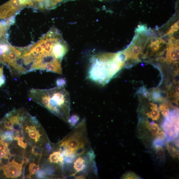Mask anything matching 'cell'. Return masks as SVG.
<instances>
[{
    "mask_svg": "<svg viewBox=\"0 0 179 179\" xmlns=\"http://www.w3.org/2000/svg\"><path fill=\"white\" fill-rule=\"evenodd\" d=\"M68 50L61 33L52 28L39 41L22 47L20 64L25 74L40 70L62 75L61 62Z\"/></svg>",
    "mask_w": 179,
    "mask_h": 179,
    "instance_id": "obj_1",
    "label": "cell"
},
{
    "mask_svg": "<svg viewBox=\"0 0 179 179\" xmlns=\"http://www.w3.org/2000/svg\"><path fill=\"white\" fill-rule=\"evenodd\" d=\"M28 97L63 121L68 122L70 117V97L64 87L46 89L33 88L29 91Z\"/></svg>",
    "mask_w": 179,
    "mask_h": 179,
    "instance_id": "obj_2",
    "label": "cell"
},
{
    "mask_svg": "<svg viewBox=\"0 0 179 179\" xmlns=\"http://www.w3.org/2000/svg\"><path fill=\"white\" fill-rule=\"evenodd\" d=\"M126 60L122 51L96 54L91 59L87 78L97 84L105 85L121 69Z\"/></svg>",
    "mask_w": 179,
    "mask_h": 179,
    "instance_id": "obj_3",
    "label": "cell"
},
{
    "mask_svg": "<svg viewBox=\"0 0 179 179\" xmlns=\"http://www.w3.org/2000/svg\"><path fill=\"white\" fill-rule=\"evenodd\" d=\"M89 145L86 121L83 119L59 143V151L76 156H82L88 151Z\"/></svg>",
    "mask_w": 179,
    "mask_h": 179,
    "instance_id": "obj_4",
    "label": "cell"
},
{
    "mask_svg": "<svg viewBox=\"0 0 179 179\" xmlns=\"http://www.w3.org/2000/svg\"><path fill=\"white\" fill-rule=\"evenodd\" d=\"M139 137L147 144L151 142L156 138H165L162 129L154 121L149 122L146 118L139 119L137 127Z\"/></svg>",
    "mask_w": 179,
    "mask_h": 179,
    "instance_id": "obj_5",
    "label": "cell"
},
{
    "mask_svg": "<svg viewBox=\"0 0 179 179\" xmlns=\"http://www.w3.org/2000/svg\"><path fill=\"white\" fill-rule=\"evenodd\" d=\"M179 126L178 110L170 112L168 116L166 118L162 125L167 142L179 139Z\"/></svg>",
    "mask_w": 179,
    "mask_h": 179,
    "instance_id": "obj_6",
    "label": "cell"
},
{
    "mask_svg": "<svg viewBox=\"0 0 179 179\" xmlns=\"http://www.w3.org/2000/svg\"><path fill=\"white\" fill-rule=\"evenodd\" d=\"M26 6L33 7V0H10L0 6V20L12 19L19 11Z\"/></svg>",
    "mask_w": 179,
    "mask_h": 179,
    "instance_id": "obj_7",
    "label": "cell"
},
{
    "mask_svg": "<svg viewBox=\"0 0 179 179\" xmlns=\"http://www.w3.org/2000/svg\"><path fill=\"white\" fill-rule=\"evenodd\" d=\"M24 164L23 161L19 163L14 159L7 165L2 167L1 169L7 177L16 178L21 176Z\"/></svg>",
    "mask_w": 179,
    "mask_h": 179,
    "instance_id": "obj_8",
    "label": "cell"
},
{
    "mask_svg": "<svg viewBox=\"0 0 179 179\" xmlns=\"http://www.w3.org/2000/svg\"><path fill=\"white\" fill-rule=\"evenodd\" d=\"M93 162H89L85 156V157H83L81 156H79L74 162L73 167L74 173L73 176H75L77 173L84 171L87 169V165H91Z\"/></svg>",
    "mask_w": 179,
    "mask_h": 179,
    "instance_id": "obj_9",
    "label": "cell"
},
{
    "mask_svg": "<svg viewBox=\"0 0 179 179\" xmlns=\"http://www.w3.org/2000/svg\"><path fill=\"white\" fill-rule=\"evenodd\" d=\"M150 106V111L145 114L149 118H151L152 120L157 121L160 117V110L157 105L154 103H151Z\"/></svg>",
    "mask_w": 179,
    "mask_h": 179,
    "instance_id": "obj_10",
    "label": "cell"
},
{
    "mask_svg": "<svg viewBox=\"0 0 179 179\" xmlns=\"http://www.w3.org/2000/svg\"><path fill=\"white\" fill-rule=\"evenodd\" d=\"M25 131L26 132L31 139H34L36 142L39 140L41 135L36 127V125L27 126L25 128Z\"/></svg>",
    "mask_w": 179,
    "mask_h": 179,
    "instance_id": "obj_11",
    "label": "cell"
},
{
    "mask_svg": "<svg viewBox=\"0 0 179 179\" xmlns=\"http://www.w3.org/2000/svg\"><path fill=\"white\" fill-rule=\"evenodd\" d=\"M12 19L3 20L0 22V41L7 37V30L12 23Z\"/></svg>",
    "mask_w": 179,
    "mask_h": 179,
    "instance_id": "obj_12",
    "label": "cell"
},
{
    "mask_svg": "<svg viewBox=\"0 0 179 179\" xmlns=\"http://www.w3.org/2000/svg\"><path fill=\"white\" fill-rule=\"evenodd\" d=\"M167 148L170 154L174 158H177L179 156L178 148L174 145L172 141L166 142Z\"/></svg>",
    "mask_w": 179,
    "mask_h": 179,
    "instance_id": "obj_13",
    "label": "cell"
},
{
    "mask_svg": "<svg viewBox=\"0 0 179 179\" xmlns=\"http://www.w3.org/2000/svg\"><path fill=\"white\" fill-rule=\"evenodd\" d=\"M61 154V152L59 150L53 152L50 155L48 158L49 162L54 163H60L62 165V158Z\"/></svg>",
    "mask_w": 179,
    "mask_h": 179,
    "instance_id": "obj_14",
    "label": "cell"
},
{
    "mask_svg": "<svg viewBox=\"0 0 179 179\" xmlns=\"http://www.w3.org/2000/svg\"><path fill=\"white\" fill-rule=\"evenodd\" d=\"M156 151V157L159 160V162L162 163L165 161V151L163 147L161 146L156 147L155 149Z\"/></svg>",
    "mask_w": 179,
    "mask_h": 179,
    "instance_id": "obj_15",
    "label": "cell"
},
{
    "mask_svg": "<svg viewBox=\"0 0 179 179\" xmlns=\"http://www.w3.org/2000/svg\"><path fill=\"white\" fill-rule=\"evenodd\" d=\"M40 169V168L39 165H37L34 163H31L29 166V176L31 177L32 175L38 172Z\"/></svg>",
    "mask_w": 179,
    "mask_h": 179,
    "instance_id": "obj_16",
    "label": "cell"
},
{
    "mask_svg": "<svg viewBox=\"0 0 179 179\" xmlns=\"http://www.w3.org/2000/svg\"><path fill=\"white\" fill-rule=\"evenodd\" d=\"M79 120V117L76 114H73L71 117H70L68 122L70 127L72 128L76 126Z\"/></svg>",
    "mask_w": 179,
    "mask_h": 179,
    "instance_id": "obj_17",
    "label": "cell"
},
{
    "mask_svg": "<svg viewBox=\"0 0 179 179\" xmlns=\"http://www.w3.org/2000/svg\"><path fill=\"white\" fill-rule=\"evenodd\" d=\"M121 179H142L139 175L132 171H129L124 174L121 177Z\"/></svg>",
    "mask_w": 179,
    "mask_h": 179,
    "instance_id": "obj_18",
    "label": "cell"
},
{
    "mask_svg": "<svg viewBox=\"0 0 179 179\" xmlns=\"http://www.w3.org/2000/svg\"><path fill=\"white\" fill-rule=\"evenodd\" d=\"M46 0H33V7L40 9H45V4Z\"/></svg>",
    "mask_w": 179,
    "mask_h": 179,
    "instance_id": "obj_19",
    "label": "cell"
},
{
    "mask_svg": "<svg viewBox=\"0 0 179 179\" xmlns=\"http://www.w3.org/2000/svg\"><path fill=\"white\" fill-rule=\"evenodd\" d=\"M179 29V21H177L171 27L169 30L168 31L166 35L172 36L175 32L178 31Z\"/></svg>",
    "mask_w": 179,
    "mask_h": 179,
    "instance_id": "obj_20",
    "label": "cell"
},
{
    "mask_svg": "<svg viewBox=\"0 0 179 179\" xmlns=\"http://www.w3.org/2000/svg\"><path fill=\"white\" fill-rule=\"evenodd\" d=\"M3 65L0 63V87L5 84V78L3 73Z\"/></svg>",
    "mask_w": 179,
    "mask_h": 179,
    "instance_id": "obj_21",
    "label": "cell"
},
{
    "mask_svg": "<svg viewBox=\"0 0 179 179\" xmlns=\"http://www.w3.org/2000/svg\"><path fill=\"white\" fill-rule=\"evenodd\" d=\"M160 110L161 111L162 114L164 117L166 118L168 116L170 113L168 107L165 104H162H162L160 106Z\"/></svg>",
    "mask_w": 179,
    "mask_h": 179,
    "instance_id": "obj_22",
    "label": "cell"
},
{
    "mask_svg": "<svg viewBox=\"0 0 179 179\" xmlns=\"http://www.w3.org/2000/svg\"><path fill=\"white\" fill-rule=\"evenodd\" d=\"M32 154L36 156L41 157L42 155V149L36 146H33L32 149Z\"/></svg>",
    "mask_w": 179,
    "mask_h": 179,
    "instance_id": "obj_23",
    "label": "cell"
},
{
    "mask_svg": "<svg viewBox=\"0 0 179 179\" xmlns=\"http://www.w3.org/2000/svg\"><path fill=\"white\" fill-rule=\"evenodd\" d=\"M42 170H43L46 174L52 175L54 172V170L53 167L51 166H47L45 167H44Z\"/></svg>",
    "mask_w": 179,
    "mask_h": 179,
    "instance_id": "obj_24",
    "label": "cell"
},
{
    "mask_svg": "<svg viewBox=\"0 0 179 179\" xmlns=\"http://www.w3.org/2000/svg\"><path fill=\"white\" fill-rule=\"evenodd\" d=\"M11 136H14L13 132L12 131H6L2 134L1 136V139H3L6 137Z\"/></svg>",
    "mask_w": 179,
    "mask_h": 179,
    "instance_id": "obj_25",
    "label": "cell"
},
{
    "mask_svg": "<svg viewBox=\"0 0 179 179\" xmlns=\"http://www.w3.org/2000/svg\"><path fill=\"white\" fill-rule=\"evenodd\" d=\"M36 174V177L37 178H46L47 174L42 170H39Z\"/></svg>",
    "mask_w": 179,
    "mask_h": 179,
    "instance_id": "obj_26",
    "label": "cell"
},
{
    "mask_svg": "<svg viewBox=\"0 0 179 179\" xmlns=\"http://www.w3.org/2000/svg\"><path fill=\"white\" fill-rule=\"evenodd\" d=\"M57 84L58 87H64L66 84V81L63 79H58L57 81Z\"/></svg>",
    "mask_w": 179,
    "mask_h": 179,
    "instance_id": "obj_27",
    "label": "cell"
},
{
    "mask_svg": "<svg viewBox=\"0 0 179 179\" xmlns=\"http://www.w3.org/2000/svg\"><path fill=\"white\" fill-rule=\"evenodd\" d=\"M46 147L47 151L48 153H50L51 152L52 149V147L51 146L50 143L48 142L46 144Z\"/></svg>",
    "mask_w": 179,
    "mask_h": 179,
    "instance_id": "obj_28",
    "label": "cell"
},
{
    "mask_svg": "<svg viewBox=\"0 0 179 179\" xmlns=\"http://www.w3.org/2000/svg\"><path fill=\"white\" fill-rule=\"evenodd\" d=\"M24 142L23 141H18V144L21 147L23 148V144Z\"/></svg>",
    "mask_w": 179,
    "mask_h": 179,
    "instance_id": "obj_29",
    "label": "cell"
},
{
    "mask_svg": "<svg viewBox=\"0 0 179 179\" xmlns=\"http://www.w3.org/2000/svg\"><path fill=\"white\" fill-rule=\"evenodd\" d=\"M28 146V144L27 143L24 142L23 146V148H26Z\"/></svg>",
    "mask_w": 179,
    "mask_h": 179,
    "instance_id": "obj_30",
    "label": "cell"
},
{
    "mask_svg": "<svg viewBox=\"0 0 179 179\" xmlns=\"http://www.w3.org/2000/svg\"><path fill=\"white\" fill-rule=\"evenodd\" d=\"M99 1H110V0H99ZM112 1V0H111Z\"/></svg>",
    "mask_w": 179,
    "mask_h": 179,
    "instance_id": "obj_31",
    "label": "cell"
}]
</instances>
